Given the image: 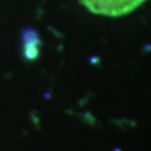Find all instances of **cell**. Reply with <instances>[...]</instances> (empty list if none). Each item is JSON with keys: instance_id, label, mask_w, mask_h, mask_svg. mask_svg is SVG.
Masks as SVG:
<instances>
[{"instance_id": "6da1fadb", "label": "cell", "mask_w": 151, "mask_h": 151, "mask_svg": "<svg viewBox=\"0 0 151 151\" xmlns=\"http://www.w3.org/2000/svg\"><path fill=\"white\" fill-rule=\"evenodd\" d=\"M88 11L105 17H122L137 10L146 0H78Z\"/></svg>"}]
</instances>
